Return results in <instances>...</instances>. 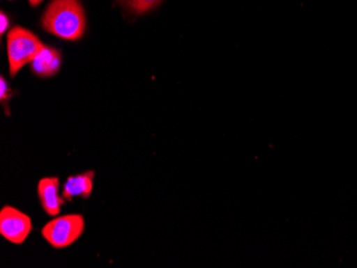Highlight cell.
<instances>
[{
  "label": "cell",
  "instance_id": "6da1fadb",
  "mask_svg": "<svg viewBox=\"0 0 357 268\" xmlns=\"http://www.w3.org/2000/svg\"><path fill=\"white\" fill-rule=\"evenodd\" d=\"M41 22L47 33L69 41L85 33L86 15L79 0H52Z\"/></svg>",
  "mask_w": 357,
  "mask_h": 268
},
{
  "label": "cell",
  "instance_id": "7a4b0ae2",
  "mask_svg": "<svg viewBox=\"0 0 357 268\" xmlns=\"http://www.w3.org/2000/svg\"><path fill=\"white\" fill-rule=\"evenodd\" d=\"M44 47L45 45L41 40L29 30L22 27L12 28L7 37L10 75L14 77L24 65L31 63Z\"/></svg>",
  "mask_w": 357,
  "mask_h": 268
},
{
  "label": "cell",
  "instance_id": "3957f363",
  "mask_svg": "<svg viewBox=\"0 0 357 268\" xmlns=\"http://www.w3.org/2000/svg\"><path fill=\"white\" fill-rule=\"evenodd\" d=\"M85 231V219L79 214L60 216L42 229V236L52 247L62 249L75 243Z\"/></svg>",
  "mask_w": 357,
  "mask_h": 268
},
{
  "label": "cell",
  "instance_id": "277c9868",
  "mask_svg": "<svg viewBox=\"0 0 357 268\" xmlns=\"http://www.w3.org/2000/svg\"><path fill=\"white\" fill-rule=\"evenodd\" d=\"M32 230L29 216L12 207H3L0 212V234L3 239L15 245L27 239Z\"/></svg>",
  "mask_w": 357,
  "mask_h": 268
},
{
  "label": "cell",
  "instance_id": "5b68a950",
  "mask_svg": "<svg viewBox=\"0 0 357 268\" xmlns=\"http://www.w3.org/2000/svg\"><path fill=\"white\" fill-rule=\"evenodd\" d=\"M60 182L58 178H44L38 184L40 203L47 215L57 216L66 200L59 195Z\"/></svg>",
  "mask_w": 357,
  "mask_h": 268
},
{
  "label": "cell",
  "instance_id": "8992f818",
  "mask_svg": "<svg viewBox=\"0 0 357 268\" xmlns=\"http://www.w3.org/2000/svg\"><path fill=\"white\" fill-rule=\"evenodd\" d=\"M61 61V55L57 49L45 46L32 60L31 70L39 77H52L59 72Z\"/></svg>",
  "mask_w": 357,
  "mask_h": 268
},
{
  "label": "cell",
  "instance_id": "52a82bcc",
  "mask_svg": "<svg viewBox=\"0 0 357 268\" xmlns=\"http://www.w3.org/2000/svg\"><path fill=\"white\" fill-rule=\"evenodd\" d=\"M93 171L70 177L64 183L62 197L67 201H72L74 198L77 197L88 199L93 191Z\"/></svg>",
  "mask_w": 357,
  "mask_h": 268
},
{
  "label": "cell",
  "instance_id": "ba28073f",
  "mask_svg": "<svg viewBox=\"0 0 357 268\" xmlns=\"http://www.w3.org/2000/svg\"><path fill=\"white\" fill-rule=\"evenodd\" d=\"M163 0H126L128 8L137 14L146 13L158 7Z\"/></svg>",
  "mask_w": 357,
  "mask_h": 268
},
{
  "label": "cell",
  "instance_id": "9c48e42d",
  "mask_svg": "<svg viewBox=\"0 0 357 268\" xmlns=\"http://www.w3.org/2000/svg\"><path fill=\"white\" fill-rule=\"evenodd\" d=\"M10 97H11V89H10L9 84L1 76V78H0V100H1V103L5 104L6 102L9 101Z\"/></svg>",
  "mask_w": 357,
  "mask_h": 268
},
{
  "label": "cell",
  "instance_id": "30bf717a",
  "mask_svg": "<svg viewBox=\"0 0 357 268\" xmlns=\"http://www.w3.org/2000/svg\"><path fill=\"white\" fill-rule=\"evenodd\" d=\"M8 28H9V19L3 12H1L0 13V33H1V36L6 33Z\"/></svg>",
  "mask_w": 357,
  "mask_h": 268
},
{
  "label": "cell",
  "instance_id": "8fae6325",
  "mask_svg": "<svg viewBox=\"0 0 357 268\" xmlns=\"http://www.w3.org/2000/svg\"><path fill=\"white\" fill-rule=\"evenodd\" d=\"M41 1H43V0H29L30 5L33 6V7L39 5Z\"/></svg>",
  "mask_w": 357,
  "mask_h": 268
},
{
  "label": "cell",
  "instance_id": "7c38bea8",
  "mask_svg": "<svg viewBox=\"0 0 357 268\" xmlns=\"http://www.w3.org/2000/svg\"><path fill=\"white\" fill-rule=\"evenodd\" d=\"M118 1H119V3H123V1H126V0H118Z\"/></svg>",
  "mask_w": 357,
  "mask_h": 268
}]
</instances>
